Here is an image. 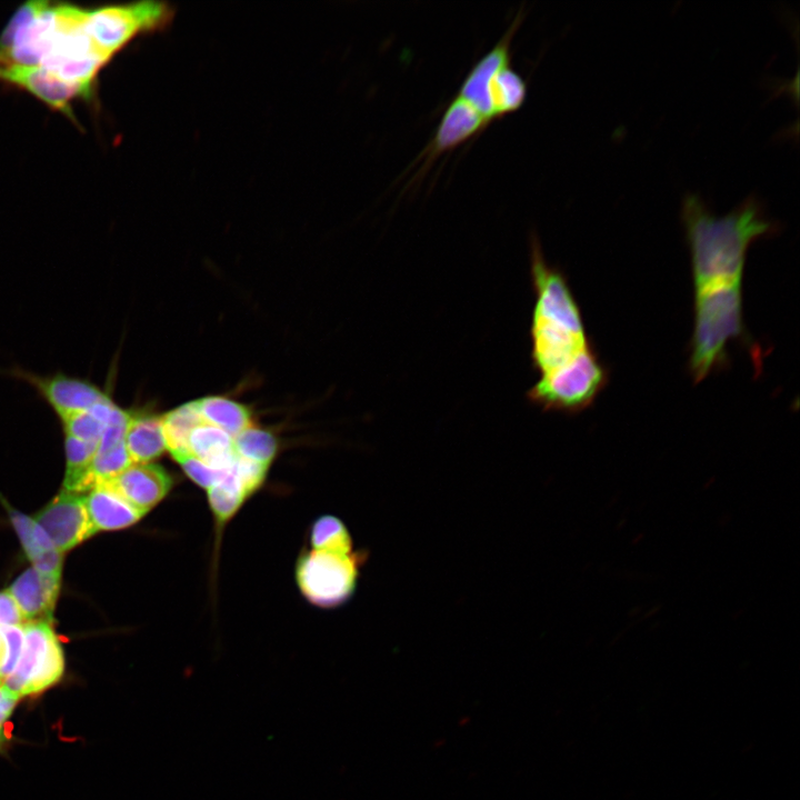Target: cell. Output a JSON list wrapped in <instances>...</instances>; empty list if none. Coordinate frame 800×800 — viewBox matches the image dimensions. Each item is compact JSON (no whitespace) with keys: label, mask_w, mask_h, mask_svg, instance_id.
I'll return each mask as SVG.
<instances>
[{"label":"cell","mask_w":800,"mask_h":800,"mask_svg":"<svg viewBox=\"0 0 800 800\" xmlns=\"http://www.w3.org/2000/svg\"><path fill=\"white\" fill-rule=\"evenodd\" d=\"M680 218L690 250L694 288L741 280L751 243L774 234L780 228L753 194L718 217L698 193L687 192Z\"/></svg>","instance_id":"1"},{"label":"cell","mask_w":800,"mask_h":800,"mask_svg":"<svg viewBox=\"0 0 800 800\" xmlns=\"http://www.w3.org/2000/svg\"><path fill=\"white\" fill-rule=\"evenodd\" d=\"M529 260L534 292L530 359L540 378L566 367L591 344L566 274L547 262L534 232L529 237Z\"/></svg>","instance_id":"2"},{"label":"cell","mask_w":800,"mask_h":800,"mask_svg":"<svg viewBox=\"0 0 800 800\" xmlns=\"http://www.w3.org/2000/svg\"><path fill=\"white\" fill-rule=\"evenodd\" d=\"M746 337L741 280L696 288L688 361L696 383L727 367L729 343Z\"/></svg>","instance_id":"3"},{"label":"cell","mask_w":800,"mask_h":800,"mask_svg":"<svg viewBox=\"0 0 800 800\" xmlns=\"http://www.w3.org/2000/svg\"><path fill=\"white\" fill-rule=\"evenodd\" d=\"M60 31L39 67L73 87L89 100L99 71L111 59L93 42L86 30L89 9L64 4Z\"/></svg>","instance_id":"4"},{"label":"cell","mask_w":800,"mask_h":800,"mask_svg":"<svg viewBox=\"0 0 800 800\" xmlns=\"http://www.w3.org/2000/svg\"><path fill=\"white\" fill-rule=\"evenodd\" d=\"M608 378L606 366L590 346L566 367L538 378L526 398L542 411L576 414L594 402Z\"/></svg>","instance_id":"5"},{"label":"cell","mask_w":800,"mask_h":800,"mask_svg":"<svg viewBox=\"0 0 800 800\" xmlns=\"http://www.w3.org/2000/svg\"><path fill=\"white\" fill-rule=\"evenodd\" d=\"M173 9L166 2L141 1L89 10L86 30L93 42L113 57L132 39L170 22Z\"/></svg>","instance_id":"6"},{"label":"cell","mask_w":800,"mask_h":800,"mask_svg":"<svg viewBox=\"0 0 800 800\" xmlns=\"http://www.w3.org/2000/svg\"><path fill=\"white\" fill-rule=\"evenodd\" d=\"M363 557L312 550L303 553L296 567L302 594L312 603L332 608L344 603L354 592L359 564Z\"/></svg>","instance_id":"7"},{"label":"cell","mask_w":800,"mask_h":800,"mask_svg":"<svg viewBox=\"0 0 800 800\" xmlns=\"http://www.w3.org/2000/svg\"><path fill=\"white\" fill-rule=\"evenodd\" d=\"M22 630V653L4 684L20 697L41 692L56 683L63 672V652L51 622H27Z\"/></svg>","instance_id":"8"},{"label":"cell","mask_w":800,"mask_h":800,"mask_svg":"<svg viewBox=\"0 0 800 800\" xmlns=\"http://www.w3.org/2000/svg\"><path fill=\"white\" fill-rule=\"evenodd\" d=\"M490 122L467 100L454 96L446 106L433 134L412 162L417 167L411 181L422 179L433 163L473 138H478Z\"/></svg>","instance_id":"9"},{"label":"cell","mask_w":800,"mask_h":800,"mask_svg":"<svg viewBox=\"0 0 800 800\" xmlns=\"http://www.w3.org/2000/svg\"><path fill=\"white\" fill-rule=\"evenodd\" d=\"M33 520L60 553L72 549L93 534L83 496L64 490Z\"/></svg>","instance_id":"10"},{"label":"cell","mask_w":800,"mask_h":800,"mask_svg":"<svg viewBox=\"0 0 800 800\" xmlns=\"http://www.w3.org/2000/svg\"><path fill=\"white\" fill-rule=\"evenodd\" d=\"M14 373L32 384L60 419L87 411L109 398L107 392L89 380L62 373L50 377H39L18 370Z\"/></svg>","instance_id":"11"},{"label":"cell","mask_w":800,"mask_h":800,"mask_svg":"<svg viewBox=\"0 0 800 800\" xmlns=\"http://www.w3.org/2000/svg\"><path fill=\"white\" fill-rule=\"evenodd\" d=\"M523 19V10L520 9L493 47L474 61L456 93L471 103L490 123L493 119L487 90L488 81L493 71L511 62L512 39Z\"/></svg>","instance_id":"12"},{"label":"cell","mask_w":800,"mask_h":800,"mask_svg":"<svg viewBox=\"0 0 800 800\" xmlns=\"http://www.w3.org/2000/svg\"><path fill=\"white\" fill-rule=\"evenodd\" d=\"M0 81L23 89L77 123L71 100L77 90L39 66L0 63Z\"/></svg>","instance_id":"13"},{"label":"cell","mask_w":800,"mask_h":800,"mask_svg":"<svg viewBox=\"0 0 800 800\" xmlns=\"http://www.w3.org/2000/svg\"><path fill=\"white\" fill-rule=\"evenodd\" d=\"M102 482L143 513L158 504L173 484L167 470L153 463H132L114 478Z\"/></svg>","instance_id":"14"},{"label":"cell","mask_w":800,"mask_h":800,"mask_svg":"<svg viewBox=\"0 0 800 800\" xmlns=\"http://www.w3.org/2000/svg\"><path fill=\"white\" fill-rule=\"evenodd\" d=\"M61 574H48L34 567L26 570L8 591L27 622L51 621L60 589Z\"/></svg>","instance_id":"15"},{"label":"cell","mask_w":800,"mask_h":800,"mask_svg":"<svg viewBox=\"0 0 800 800\" xmlns=\"http://www.w3.org/2000/svg\"><path fill=\"white\" fill-rule=\"evenodd\" d=\"M83 498L93 533L127 528L144 514L103 482Z\"/></svg>","instance_id":"16"},{"label":"cell","mask_w":800,"mask_h":800,"mask_svg":"<svg viewBox=\"0 0 800 800\" xmlns=\"http://www.w3.org/2000/svg\"><path fill=\"white\" fill-rule=\"evenodd\" d=\"M124 444L132 463H149L160 457L167 449L161 418L131 412Z\"/></svg>","instance_id":"17"},{"label":"cell","mask_w":800,"mask_h":800,"mask_svg":"<svg viewBox=\"0 0 800 800\" xmlns=\"http://www.w3.org/2000/svg\"><path fill=\"white\" fill-rule=\"evenodd\" d=\"M188 449L189 454L218 470L230 469L237 459L233 438L204 421L191 431Z\"/></svg>","instance_id":"18"},{"label":"cell","mask_w":800,"mask_h":800,"mask_svg":"<svg viewBox=\"0 0 800 800\" xmlns=\"http://www.w3.org/2000/svg\"><path fill=\"white\" fill-rule=\"evenodd\" d=\"M487 89L493 121L519 110L527 98V82L511 62L492 73Z\"/></svg>","instance_id":"19"},{"label":"cell","mask_w":800,"mask_h":800,"mask_svg":"<svg viewBox=\"0 0 800 800\" xmlns=\"http://www.w3.org/2000/svg\"><path fill=\"white\" fill-rule=\"evenodd\" d=\"M194 403L204 422L220 428L232 438L251 426L248 409L237 401L223 397H206Z\"/></svg>","instance_id":"20"},{"label":"cell","mask_w":800,"mask_h":800,"mask_svg":"<svg viewBox=\"0 0 800 800\" xmlns=\"http://www.w3.org/2000/svg\"><path fill=\"white\" fill-rule=\"evenodd\" d=\"M202 421L194 401L184 403L161 418L166 446L174 459L189 454L190 433Z\"/></svg>","instance_id":"21"},{"label":"cell","mask_w":800,"mask_h":800,"mask_svg":"<svg viewBox=\"0 0 800 800\" xmlns=\"http://www.w3.org/2000/svg\"><path fill=\"white\" fill-rule=\"evenodd\" d=\"M249 497L232 468L222 480L208 489V499L218 522L230 519Z\"/></svg>","instance_id":"22"},{"label":"cell","mask_w":800,"mask_h":800,"mask_svg":"<svg viewBox=\"0 0 800 800\" xmlns=\"http://www.w3.org/2000/svg\"><path fill=\"white\" fill-rule=\"evenodd\" d=\"M233 447L238 457L269 467L278 444L272 433L250 426L233 437Z\"/></svg>","instance_id":"23"},{"label":"cell","mask_w":800,"mask_h":800,"mask_svg":"<svg viewBox=\"0 0 800 800\" xmlns=\"http://www.w3.org/2000/svg\"><path fill=\"white\" fill-rule=\"evenodd\" d=\"M311 544L314 550L352 553L351 537L344 523L333 516H323L316 520L311 529Z\"/></svg>","instance_id":"24"},{"label":"cell","mask_w":800,"mask_h":800,"mask_svg":"<svg viewBox=\"0 0 800 800\" xmlns=\"http://www.w3.org/2000/svg\"><path fill=\"white\" fill-rule=\"evenodd\" d=\"M4 642V658L0 667V680L7 679L16 669L23 649V630L19 626H0Z\"/></svg>","instance_id":"25"},{"label":"cell","mask_w":800,"mask_h":800,"mask_svg":"<svg viewBox=\"0 0 800 800\" xmlns=\"http://www.w3.org/2000/svg\"><path fill=\"white\" fill-rule=\"evenodd\" d=\"M187 476L202 488L209 489L224 478L229 469L218 470L209 467L191 454L176 459Z\"/></svg>","instance_id":"26"},{"label":"cell","mask_w":800,"mask_h":800,"mask_svg":"<svg viewBox=\"0 0 800 800\" xmlns=\"http://www.w3.org/2000/svg\"><path fill=\"white\" fill-rule=\"evenodd\" d=\"M10 518L20 537L28 558L33 562V564L38 563L49 551L42 550L34 539L33 519L13 510H10Z\"/></svg>","instance_id":"27"},{"label":"cell","mask_w":800,"mask_h":800,"mask_svg":"<svg viewBox=\"0 0 800 800\" xmlns=\"http://www.w3.org/2000/svg\"><path fill=\"white\" fill-rule=\"evenodd\" d=\"M231 468L249 496L262 484L268 471V466L238 456Z\"/></svg>","instance_id":"28"},{"label":"cell","mask_w":800,"mask_h":800,"mask_svg":"<svg viewBox=\"0 0 800 800\" xmlns=\"http://www.w3.org/2000/svg\"><path fill=\"white\" fill-rule=\"evenodd\" d=\"M26 621L14 599L8 590L0 592V626L22 627Z\"/></svg>","instance_id":"29"},{"label":"cell","mask_w":800,"mask_h":800,"mask_svg":"<svg viewBox=\"0 0 800 800\" xmlns=\"http://www.w3.org/2000/svg\"><path fill=\"white\" fill-rule=\"evenodd\" d=\"M20 696L11 691L6 686L0 687V729L2 723L11 714Z\"/></svg>","instance_id":"30"},{"label":"cell","mask_w":800,"mask_h":800,"mask_svg":"<svg viewBox=\"0 0 800 800\" xmlns=\"http://www.w3.org/2000/svg\"><path fill=\"white\" fill-rule=\"evenodd\" d=\"M4 652H6L4 642H3L2 638H1V634H0V667H1L2 662H3Z\"/></svg>","instance_id":"31"},{"label":"cell","mask_w":800,"mask_h":800,"mask_svg":"<svg viewBox=\"0 0 800 800\" xmlns=\"http://www.w3.org/2000/svg\"><path fill=\"white\" fill-rule=\"evenodd\" d=\"M3 740H4V736H3L2 729H0V746L2 744Z\"/></svg>","instance_id":"32"}]
</instances>
